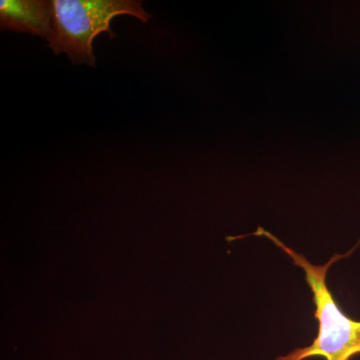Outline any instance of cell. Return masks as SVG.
<instances>
[{"instance_id": "6da1fadb", "label": "cell", "mask_w": 360, "mask_h": 360, "mask_svg": "<svg viewBox=\"0 0 360 360\" xmlns=\"http://www.w3.org/2000/svg\"><path fill=\"white\" fill-rule=\"evenodd\" d=\"M251 236L269 239L291 258L293 264L304 270L305 281L311 290L315 305L314 317L319 321V333L311 345L296 348L288 354L277 357L276 360H305L315 356L326 360H352L355 355L360 354V321H354L343 312L326 283L331 265L349 257L357 246L345 255L336 253L326 264L314 265L304 255L296 252L262 226L246 236H229L227 240H238Z\"/></svg>"}, {"instance_id": "7a4b0ae2", "label": "cell", "mask_w": 360, "mask_h": 360, "mask_svg": "<svg viewBox=\"0 0 360 360\" xmlns=\"http://www.w3.org/2000/svg\"><path fill=\"white\" fill-rule=\"evenodd\" d=\"M51 32L47 41L56 54L65 53L75 65L96 68L94 40L103 32L115 37L110 23L118 15L148 22L141 1L136 0H52Z\"/></svg>"}, {"instance_id": "3957f363", "label": "cell", "mask_w": 360, "mask_h": 360, "mask_svg": "<svg viewBox=\"0 0 360 360\" xmlns=\"http://www.w3.org/2000/svg\"><path fill=\"white\" fill-rule=\"evenodd\" d=\"M52 4L46 0H1L2 30L39 35L46 39L51 32Z\"/></svg>"}]
</instances>
